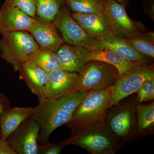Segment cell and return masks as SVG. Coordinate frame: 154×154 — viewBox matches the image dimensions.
<instances>
[{
    "mask_svg": "<svg viewBox=\"0 0 154 154\" xmlns=\"http://www.w3.org/2000/svg\"><path fill=\"white\" fill-rule=\"evenodd\" d=\"M87 93L75 92L56 99L45 97L38 100L39 103L34 107L31 117L40 126L38 139L39 144L48 141L55 129L71 119L76 108Z\"/></svg>",
    "mask_w": 154,
    "mask_h": 154,
    "instance_id": "obj_1",
    "label": "cell"
},
{
    "mask_svg": "<svg viewBox=\"0 0 154 154\" xmlns=\"http://www.w3.org/2000/svg\"><path fill=\"white\" fill-rule=\"evenodd\" d=\"M113 87L105 90L89 91L73 113L71 119L66 123L73 135L86 128L96 124L105 123V118L110 108Z\"/></svg>",
    "mask_w": 154,
    "mask_h": 154,
    "instance_id": "obj_2",
    "label": "cell"
},
{
    "mask_svg": "<svg viewBox=\"0 0 154 154\" xmlns=\"http://www.w3.org/2000/svg\"><path fill=\"white\" fill-rule=\"evenodd\" d=\"M60 145H75L93 154H113L118 146L105 123L92 125L62 141Z\"/></svg>",
    "mask_w": 154,
    "mask_h": 154,
    "instance_id": "obj_3",
    "label": "cell"
},
{
    "mask_svg": "<svg viewBox=\"0 0 154 154\" xmlns=\"http://www.w3.org/2000/svg\"><path fill=\"white\" fill-rule=\"evenodd\" d=\"M32 35L26 31H17L2 34L0 39V55L12 65L15 72L29 60L30 56L39 49Z\"/></svg>",
    "mask_w": 154,
    "mask_h": 154,
    "instance_id": "obj_4",
    "label": "cell"
},
{
    "mask_svg": "<svg viewBox=\"0 0 154 154\" xmlns=\"http://www.w3.org/2000/svg\"><path fill=\"white\" fill-rule=\"evenodd\" d=\"M115 66L100 61H88L79 73L74 92L105 90L112 88L119 77Z\"/></svg>",
    "mask_w": 154,
    "mask_h": 154,
    "instance_id": "obj_5",
    "label": "cell"
},
{
    "mask_svg": "<svg viewBox=\"0 0 154 154\" xmlns=\"http://www.w3.org/2000/svg\"><path fill=\"white\" fill-rule=\"evenodd\" d=\"M53 22L60 31L63 42L67 44L80 45L91 51L101 48L99 41L92 38L81 27L66 5L58 13Z\"/></svg>",
    "mask_w": 154,
    "mask_h": 154,
    "instance_id": "obj_6",
    "label": "cell"
},
{
    "mask_svg": "<svg viewBox=\"0 0 154 154\" xmlns=\"http://www.w3.org/2000/svg\"><path fill=\"white\" fill-rule=\"evenodd\" d=\"M154 77L152 65L140 63L119 76L113 87L110 108L122 99L136 93L142 84Z\"/></svg>",
    "mask_w": 154,
    "mask_h": 154,
    "instance_id": "obj_7",
    "label": "cell"
},
{
    "mask_svg": "<svg viewBox=\"0 0 154 154\" xmlns=\"http://www.w3.org/2000/svg\"><path fill=\"white\" fill-rule=\"evenodd\" d=\"M105 13L112 33L117 37L129 39L146 31L142 23L131 19L125 7L115 0H107Z\"/></svg>",
    "mask_w": 154,
    "mask_h": 154,
    "instance_id": "obj_8",
    "label": "cell"
},
{
    "mask_svg": "<svg viewBox=\"0 0 154 154\" xmlns=\"http://www.w3.org/2000/svg\"><path fill=\"white\" fill-rule=\"evenodd\" d=\"M40 130L39 124L30 117L6 140L17 154H37V143Z\"/></svg>",
    "mask_w": 154,
    "mask_h": 154,
    "instance_id": "obj_9",
    "label": "cell"
},
{
    "mask_svg": "<svg viewBox=\"0 0 154 154\" xmlns=\"http://www.w3.org/2000/svg\"><path fill=\"white\" fill-rule=\"evenodd\" d=\"M36 22L21 9L4 3L0 9V33L2 34L17 31L29 32Z\"/></svg>",
    "mask_w": 154,
    "mask_h": 154,
    "instance_id": "obj_10",
    "label": "cell"
},
{
    "mask_svg": "<svg viewBox=\"0 0 154 154\" xmlns=\"http://www.w3.org/2000/svg\"><path fill=\"white\" fill-rule=\"evenodd\" d=\"M36 23L29 31L37 42L39 48L56 53L64 44V42L58 32L53 22L35 17Z\"/></svg>",
    "mask_w": 154,
    "mask_h": 154,
    "instance_id": "obj_11",
    "label": "cell"
},
{
    "mask_svg": "<svg viewBox=\"0 0 154 154\" xmlns=\"http://www.w3.org/2000/svg\"><path fill=\"white\" fill-rule=\"evenodd\" d=\"M79 73L59 69L48 74L45 97L54 99L74 93Z\"/></svg>",
    "mask_w": 154,
    "mask_h": 154,
    "instance_id": "obj_12",
    "label": "cell"
},
{
    "mask_svg": "<svg viewBox=\"0 0 154 154\" xmlns=\"http://www.w3.org/2000/svg\"><path fill=\"white\" fill-rule=\"evenodd\" d=\"M72 17L92 38L100 41L113 34L105 12L95 14L73 13Z\"/></svg>",
    "mask_w": 154,
    "mask_h": 154,
    "instance_id": "obj_13",
    "label": "cell"
},
{
    "mask_svg": "<svg viewBox=\"0 0 154 154\" xmlns=\"http://www.w3.org/2000/svg\"><path fill=\"white\" fill-rule=\"evenodd\" d=\"M19 72V79L25 82L38 100L45 97L48 81L47 72L29 60L21 65Z\"/></svg>",
    "mask_w": 154,
    "mask_h": 154,
    "instance_id": "obj_14",
    "label": "cell"
},
{
    "mask_svg": "<svg viewBox=\"0 0 154 154\" xmlns=\"http://www.w3.org/2000/svg\"><path fill=\"white\" fill-rule=\"evenodd\" d=\"M91 51L80 45H63L56 52L62 69L79 73L88 61Z\"/></svg>",
    "mask_w": 154,
    "mask_h": 154,
    "instance_id": "obj_15",
    "label": "cell"
},
{
    "mask_svg": "<svg viewBox=\"0 0 154 154\" xmlns=\"http://www.w3.org/2000/svg\"><path fill=\"white\" fill-rule=\"evenodd\" d=\"M101 47L113 51L129 61L145 63L147 57L138 51L126 39L119 38L113 34L99 41Z\"/></svg>",
    "mask_w": 154,
    "mask_h": 154,
    "instance_id": "obj_16",
    "label": "cell"
},
{
    "mask_svg": "<svg viewBox=\"0 0 154 154\" xmlns=\"http://www.w3.org/2000/svg\"><path fill=\"white\" fill-rule=\"evenodd\" d=\"M33 111L34 108L30 107H15L6 111L0 119L1 138L6 140Z\"/></svg>",
    "mask_w": 154,
    "mask_h": 154,
    "instance_id": "obj_17",
    "label": "cell"
},
{
    "mask_svg": "<svg viewBox=\"0 0 154 154\" xmlns=\"http://www.w3.org/2000/svg\"><path fill=\"white\" fill-rule=\"evenodd\" d=\"M107 117L111 131L116 135L124 137L132 130L134 124L133 110L130 107H121L112 111Z\"/></svg>",
    "mask_w": 154,
    "mask_h": 154,
    "instance_id": "obj_18",
    "label": "cell"
},
{
    "mask_svg": "<svg viewBox=\"0 0 154 154\" xmlns=\"http://www.w3.org/2000/svg\"><path fill=\"white\" fill-rule=\"evenodd\" d=\"M104 62L113 66L118 70L119 75L124 74L140 63L129 61L108 48L101 47L91 51L88 61Z\"/></svg>",
    "mask_w": 154,
    "mask_h": 154,
    "instance_id": "obj_19",
    "label": "cell"
},
{
    "mask_svg": "<svg viewBox=\"0 0 154 154\" xmlns=\"http://www.w3.org/2000/svg\"><path fill=\"white\" fill-rule=\"evenodd\" d=\"M44 70L48 73L55 70L62 69L56 53L39 48L30 56L29 60Z\"/></svg>",
    "mask_w": 154,
    "mask_h": 154,
    "instance_id": "obj_20",
    "label": "cell"
},
{
    "mask_svg": "<svg viewBox=\"0 0 154 154\" xmlns=\"http://www.w3.org/2000/svg\"><path fill=\"white\" fill-rule=\"evenodd\" d=\"M107 0H66L65 5L73 13L95 14L105 11Z\"/></svg>",
    "mask_w": 154,
    "mask_h": 154,
    "instance_id": "obj_21",
    "label": "cell"
},
{
    "mask_svg": "<svg viewBox=\"0 0 154 154\" xmlns=\"http://www.w3.org/2000/svg\"><path fill=\"white\" fill-rule=\"evenodd\" d=\"M36 2L37 16L50 22H53L58 13L66 5V0H36Z\"/></svg>",
    "mask_w": 154,
    "mask_h": 154,
    "instance_id": "obj_22",
    "label": "cell"
},
{
    "mask_svg": "<svg viewBox=\"0 0 154 154\" xmlns=\"http://www.w3.org/2000/svg\"><path fill=\"white\" fill-rule=\"evenodd\" d=\"M138 51L147 57H154V33L146 32L126 39Z\"/></svg>",
    "mask_w": 154,
    "mask_h": 154,
    "instance_id": "obj_23",
    "label": "cell"
},
{
    "mask_svg": "<svg viewBox=\"0 0 154 154\" xmlns=\"http://www.w3.org/2000/svg\"><path fill=\"white\" fill-rule=\"evenodd\" d=\"M137 111L138 127L141 132L152 128L154 125V103L147 105H138Z\"/></svg>",
    "mask_w": 154,
    "mask_h": 154,
    "instance_id": "obj_24",
    "label": "cell"
},
{
    "mask_svg": "<svg viewBox=\"0 0 154 154\" xmlns=\"http://www.w3.org/2000/svg\"><path fill=\"white\" fill-rule=\"evenodd\" d=\"M5 3L19 8L32 18L36 17V0H5Z\"/></svg>",
    "mask_w": 154,
    "mask_h": 154,
    "instance_id": "obj_25",
    "label": "cell"
},
{
    "mask_svg": "<svg viewBox=\"0 0 154 154\" xmlns=\"http://www.w3.org/2000/svg\"><path fill=\"white\" fill-rule=\"evenodd\" d=\"M63 147L59 144H57L54 143L50 142L48 141L44 143L38 144V154H59Z\"/></svg>",
    "mask_w": 154,
    "mask_h": 154,
    "instance_id": "obj_26",
    "label": "cell"
},
{
    "mask_svg": "<svg viewBox=\"0 0 154 154\" xmlns=\"http://www.w3.org/2000/svg\"><path fill=\"white\" fill-rule=\"evenodd\" d=\"M153 88H154V77L145 81L136 92L140 103L143 102L145 97Z\"/></svg>",
    "mask_w": 154,
    "mask_h": 154,
    "instance_id": "obj_27",
    "label": "cell"
},
{
    "mask_svg": "<svg viewBox=\"0 0 154 154\" xmlns=\"http://www.w3.org/2000/svg\"><path fill=\"white\" fill-rule=\"evenodd\" d=\"M11 108L10 100L5 94L0 93V119L4 113Z\"/></svg>",
    "mask_w": 154,
    "mask_h": 154,
    "instance_id": "obj_28",
    "label": "cell"
},
{
    "mask_svg": "<svg viewBox=\"0 0 154 154\" xmlns=\"http://www.w3.org/2000/svg\"><path fill=\"white\" fill-rule=\"evenodd\" d=\"M0 154H17L7 140L0 137Z\"/></svg>",
    "mask_w": 154,
    "mask_h": 154,
    "instance_id": "obj_29",
    "label": "cell"
},
{
    "mask_svg": "<svg viewBox=\"0 0 154 154\" xmlns=\"http://www.w3.org/2000/svg\"><path fill=\"white\" fill-rule=\"evenodd\" d=\"M144 8L145 11L149 14H152V15H154V0H144L143 2Z\"/></svg>",
    "mask_w": 154,
    "mask_h": 154,
    "instance_id": "obj_30",
    "label": "cell"
},
{
    "mask_svg": "<svg viewBox=\"0 0 154 154\" xmlns=\"http://www.w3.org/2000/svg\"><path fill=\"white\" fill-rule=\"evenodd\" d=\"M154 99V88L150 91L147 94L146 96L143 99V102H147L149 101H151Z\"/></svg>",
    "mask_w": 154,
    "mask_h": 154,
    "instance_id": "obj_31",
    "label": "cell"
},
{
    "mask_svg": "<svg viewBox=\"0 0 154 154\" xmlns=\"http://www.w3.org/2000/svg\"><path fill=\"white\" fill-rule=\"evenodd\" d=\"M115 1L123 5L124 7H125L128 5L131 0H115Z\"/></svg>",
    "mask_w": 154,
    "mask_h": 154,
    "instance_id": "obj_32",
    "label": "cell"
},
{
    "mask_svg": "<svg viewBox=\"0 0 154 154\" xmlns=\"http://www.w3.org/2000/svg\"><path fill=\"white\" fill-rule=\"evenodd\" d=\"M0 137H1V130H0Z\"/></svg>",
    "mask_w": 154,
    "mask_h": 154,
    "instance_id": "obj_33",
    "label": "cell"
}]
</instances>
